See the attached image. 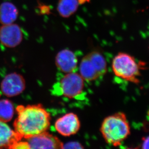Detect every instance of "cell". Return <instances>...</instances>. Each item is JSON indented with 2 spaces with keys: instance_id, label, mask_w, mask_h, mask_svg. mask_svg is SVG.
<instances>
[{
  "instance_id": "1",
  "label": "cell",
  "mask_w": 149,
  "mask_h": 149,
  "mask_svg": "<svg viewBox=\"0 0 149 149\" xmlns=\"http://www.w3.org/2000/svg\"><path fill=\"white\" fill-rule=\"evenodd\" d=\"M16 111L14 127L20 139L44 132L49 128L51 116L41 104L19 105Z\"/></svg>"
},
{
  "instance_id": "2",
  "label": "cell",
  "mask_w": 149,
  "mask_h": 149,
  "mask_svg": "<svg viewBox=\"0 0 149 149\" xmlns=\"http://www.w3.org/2000/svg\"><path fill=\"white\" fill-rule=\"evenodd\" d=\"M100 131L107 143L117 147L128 138L131 128L125 113L117 112L105 118Z\"/></svg>"
},
{
  "instance_id": "3",
  "label": "cell",
  "mask_w": 149,
  "mask_h": 149,
  "mask_svg": "<svg viewBox=\"0 0 149 149\" xmlns=\"http://www.w3.org/2000/svg\"><path fill=\"white\" fill-rule=\"evenodd\" d=\"M141 65L134 56L123 52L119 53L112 61V69L116 76L136 84L140 82Z\"/></svg>"
},
{
  "instance_id": "4",
  "label": "cell",
  "mask_w": 149,
  "mask_h": 149,
  "mask_svg": "<svg viewBox=\"0 0 149 149\" xmlns=\"http://www.w3.org/2000/svg\"><path fill=\"white\" fill-rule=\"evenodd\" d=\"M107 62L100 52L93 51L82 58L79 65V74L84 80L91 82L104 76L107 72Z\"/></svg>"
},
{
  "instance_id": "5",
  "label": "cell",
  "mask_w": 149,
  "mask_h": 149,
  "mask_svg": "<svg viewBox=\"0 0 149 149\" xmlns=\"http://www.w3.org/2000/svg\"><path fill=\"white\" fill-rule=\"evenodd\" d=\"M63 143L55 136L46 131L18 141L15 149H62Z\"/></svg>"
},
{
  "instance_id": "6",
  "label": "cell",
  "mask_w": 149,
  "mask_h": 149,
  "mask_svg": "<svg viewBox=\"0 0 149 149\" xmlns=\"http://www.w3.org/2000/svg\"><path fill=\"white\" fill-rule=\"evenodd\" d=\"M84 81L80 74L74 72L66 73L60 82V94L70 99L77 97L83 91Z\"/></svg>"
},
{
  "instance_id": "7",
  "label": "cell",
  "mask_w": 149,
  "mask_h": 149,
  "mask_svg": "<svg viewBox=\"0 0 149 149\" xmlns=\"http://www.w3.org/2000/svg\"><path fill=\"white\" fill-rule=\"evenodd\" d=\"M25 87V81L23 77L15 72L7 75L1 84L2 93L8 97L18 96L21 94Z\"/></svg>"
},
{
  "instance_id": "8",
  "label": "cell",
  "mask_w": 149,
  "mask_h": 149,
  "mask_svg": "<svg viewBox=\"0 0 149 149\" xmlns=\"http://www.w3.org/2000/svg\"><path fill=\"white\" fill-rule=\"evenodd\" d=\"M55 130L63 136H70L76 134L80 127L79 117L75 113H68L57 120L55 123Z\"/></svg>"
},
{
  "instance_id": "9",
  "label": "cell",
  "mask_w": 149,
  "mask_h": 149,
  "mask_svg": "<svg viewBox=\"0 0 149 149\" xmlns=\"http://www.w3.org/2000/svg\"><path fill=\"white\" fill-rule=\"evenodd\" d=\"M22 39V31L17 24L4 25L0 28V42L5 47H15L21 43Z\"/></svg>"
},
{
  "instance_id": "10",
  "label": "cell",
  "mask_w": 149,
  "mask_h": 149,
  "mask_svg": "<svg viewBox=\"0 0 149 149\" xmlns=\"http://www.w3.org/2000/svg\"><path fill=\"white\" fill-rule=\"evenodd\" d=\"M55 63L61 72L67 73L73 72L77 65V59L72 51L65 49L60 51L55 58Z\"/></svg>"
},
{
  "instance_id": "11",
  "label": "cell",
  "mask_w": 149,
  "mask_h": 149,
  "mask_svg": "<svg viewBox=\"0 0 149 149\" xmlns=\"http://www.w3.org/2000/svg\"><path fill=\"white\" fill-rule=\"evenodd\" d=\"M21 139L15 130L9 125L0 121V148L11 149L13 145Z\"/></svg>"
},
{
  "instance_id": "12",
  "label": "cell",
  "mask_w": 149,
  "mask_h": 149,
  "mask_svg": "<svg viewBox=\"0 0 149 149\" xmlns=\"http://www.w3.org/2000/svg\"><path fill=\"white\" fill-rule=\"evenodd\" d=\"M18 12L14 4L4 2L0 6V23L3 25L13 24L18 16Z\"/></svg>"
},
{
  "instance_id": "13",
  "label": "cell",
  "mask_w": 149,
  "mask_h": 149,
  "mask_svg": "<svg viewBox=\"0 0 149 149\" xmlns=\"http://www.w3.org/2000/svg\"><path fill=\"white\" fill-rule=\"evenodd\" d=\"M80 0H59L57 10L63 18H68L77 11Z\"/></svg>"
},
{
  "instance_id": "14",
  "label": "cell",
  "mask_w": 149,
  "mask_h": 149,
  "mask_svg": "<svg viewBox=\"0 0 149 149\" xmlns=\"http://www.w3.org/2000/svg\"><path fill=\"white\" fill-rule=\"evenodd\" d=\"M14 114V108L9 100H0V121L4 122L10 121Z\"/></svg>"
},
{
  "instance_id": "15",
  "label": "cell",
  "mask_w": 149,
  "mask_h": 149,
  "mask_svg": "<svg viewBox=\"0 0 149 149\" xmlns=\"http://www.w3.org/2000/svg\"><path fill=\"white\" fill-rule=\"evenodd\" d=\"M83 147L79 142H69L65 144H63L62 149H83Z\"/></svg>"
},
{
  "instance_id": "16",
  "label": "cell",
  "mask_w": 149,
  "mask_h": 149,
  "mask_svg": "<svg viewBox=\"0 0 149 149\" xmlns=\"http://www.w3.org/2000/svg\"><path fill=\"white\" fill-rule=\"evenodd\" d=\"M141 148L142 149H149V136L143 139Z\"/></svg>"
}]
</instances>
